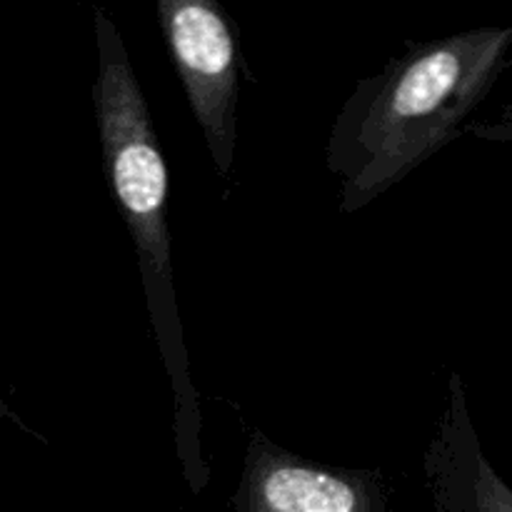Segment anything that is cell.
<instances>
[{
	"mask_svg": "<svg viewBox=\"0 0 512 512\" xmlns=\"http://www.w3.org/2000/svg\"><path fill=\"white\" fill-rule=\"evenodd\" d=\"M465 133L475 135L478 140L488 143H512V100L500 110V115L488 123H470Z\"/></svg>",
	"mask_w": 512,
	"mask_h": 512,
	"instance_id": "obj_6",
	"label": "cell"
},
{
	"mask_svg": "<svg viewBox=\"0 0 512 512\" xmlns=\"http://www.w3.org/2000/svg\"><path fill=\"white\" fill-rule=\"evenodd\" d=\"M0 418H3V420H10V423H15V425H18V428H23L25 433H30V428H28V425H25L23 420H20L18 415L13 413V410H10V405L5 403L3 398H0Z\"/></svg>",
	"mask_w": 512,
	"mask_h": 512,
	"instance_id": "obj_7",
	"label": "cell"
},
{
	"mask_svg": "<svg viewBox=\"0 0 512 512\" xmlns=\"http://www.w3.org/2000/svg\"><path fill=\"white\" fill-rule=\"evenodd\" d=\"M95 45L98 75L93 83V105L103 173L135 245L155 345L173 388V433L180 468L190 490L200 493L208 485L210 470L203 455L200 395L190 375L175 290L168 228V163L123 35L103 8H95Z\"/></svg>",
	"mask_w": 512,
	"mask_h": 512,
	"instance_id": "obj_2",
	"label": "cell"
},
{
	"mask_svg": "<svg viewBox=\"0 0 512 512\" xmlns=\"http://www.w3.org/2000/svg\"><path fill=\"white\" fill-rule=\"evenodd\" d=\"M510 50L512 25L463 30L408 43L378 75L360 80L325 153L340 180V213L368 208L460 138L508 68Z\"/></svg>",
	"mask_w": 512,
	"mask_h": 512,
	"instance_id": "obj_1",
	"label": "cell"
},
{
	"mask_svg": "<svg viewBox=\"0 0 512 512\" xmlns=\"http://www.w3.org/2000/svg\"><path fill=\"white\" fill-rule=\"evenodd\" d=\"M165 45L193 118L220 178H230L238 150L243 55L220 0H155Z\"/></svg>",
	"mask_w": 512,
	"mask_h": 512,
	"instance_id": "obj_3",
	"label": "cell"
},
{
	"mask_svg": "<svg viewBox=\"0 0 512 512\" xmlns=\"http://www.w3.org/2000/svg\"><path fill=\"white\" fill-rule=\"evenodd\" d=\"M425 470L438 512H512V488L485 458L460 375L450 380L448 413L430 445Z\"/></svg>",
	"mask_w": 512,
	"mask_h": 512,
	"instance_id": "obj_5",
	"label": "cell"
},
{
	"mask_svg": "<svg viewBox=\"0 0 512 512\" xmlns=\"http://www.w3.org/2000/svg\"><path fill=\"white\" fill-rule=\"evenodd\" d=\"M233 512H390L380 475L333 468L253 435Z\"/></svg>",
	"mask_w": 512,
	"mask_h": 512,
	"instance_id": "obj_4",
	"label": "cell"
}]
</instances>
